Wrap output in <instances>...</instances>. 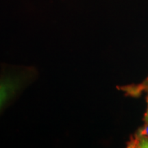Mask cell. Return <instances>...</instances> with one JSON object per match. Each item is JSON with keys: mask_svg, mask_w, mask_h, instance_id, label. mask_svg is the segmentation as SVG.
I'll list each match as a JSON object with an SVG mask.
<instances>
[{"mask_svg": "<svg viewBox=\"0 0 148 148\" xmlns=\"http://www.w3.org/2000/svg\"><path fill=\"white\" fill-rule=\"evenodd\" d=\"M36 74L32 69L3 70L0 76V110Z\"/></svg>", "mask_w": 148, "mask_h": 148, "instance_id": "6da1fadb", "label": "cell"}, {"mask_svg": "<svg viewBox=\"0 0 148 148\" xmlns=\"http://www.w3.org/2000/svg\"><path fill=\"white\" fill-rule=\"evenodd\" d=\"M127 145V147L131 148H148V138L138 134L134 137H131Z\"/></svg>", "mask_w": 148, "mask_h": 148, "instance_id": "7a4b0ae2", "label": "cell"}, {"mask_svg": "<svg viewBox=\"0 0 148 148\" xmlns=\"http://www.w3.org/2000/svg\"><path fill=\"white\" fill-rule=\"evenodd\" d=\"M140 135H143V136H148V123H146L144 127H142L139 130Z\"/></svg>", "mask_w": 148, "mask_h": 148, "instance_id": "3957f363", "label": "cell"}, {"mask_svg": "<svg viewBox=\"0 0 148 148\" xmlns=\"http://www.w3.org/2000/svg\"><path fill=\"white\" fill-rule=\"evenodd\" d=\"M147 101H148V99H147ZM144 121H145V123H148V110H147V113L145 114V117H144Z\"/></svg>", "mask_w": 148, "mask_h": 148, "instance_id": "277c9868", "label": "cell"}]
</instances>
